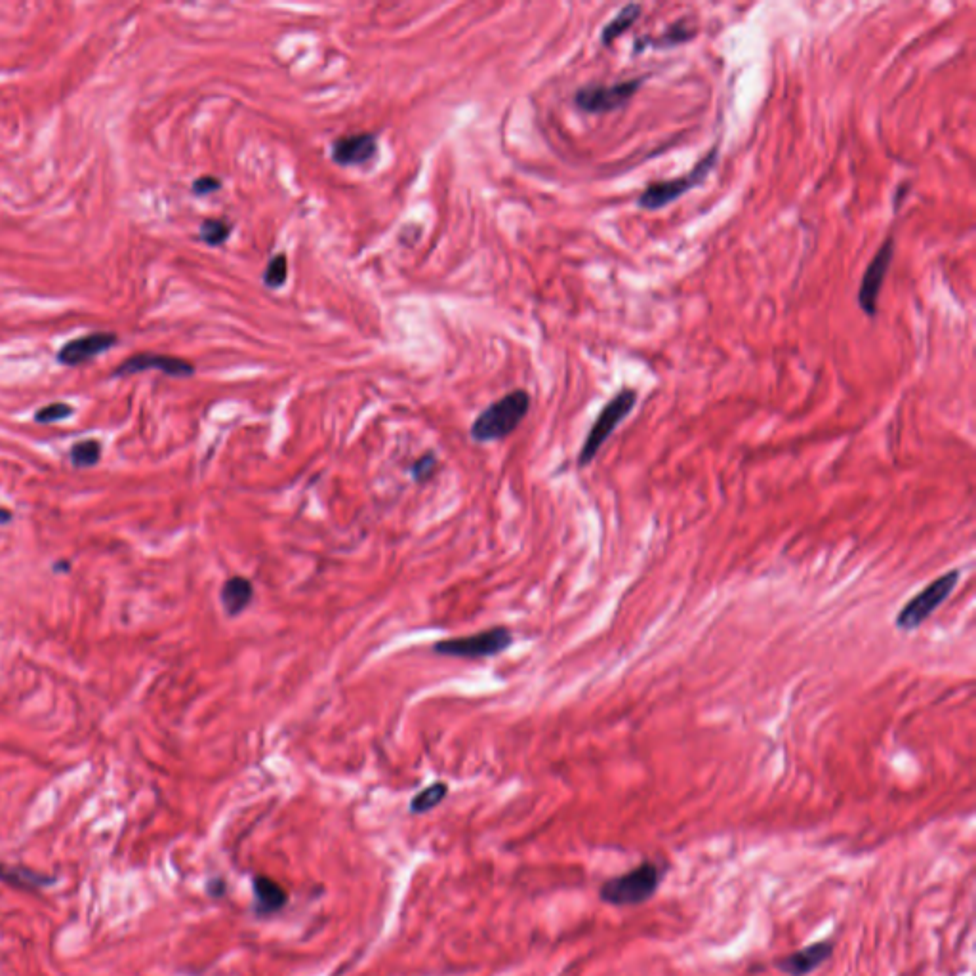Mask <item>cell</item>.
Masks as SVG:
<instances>
[{"label": "cell", "instance_id": "cell-14", "mask_svg": "<svg viewBox=\"0 0 976 976\" xmlns=\"http://www.w3.org/2000/svg\"><path fill=\"white\" fill-rule=\"evenodd\" d=\"M0 881L14 887V889L35 893V891H41V889L54 885L56 877L42 874L37 870H29V868H21V866H8V864L0 862Z\"/></svg>", "mask_w": 976, "mask_h": 976}, {"label": "cell", "instance_id": "cell-12", "mask_svg": "<svg viewBox=\"0 0 976 976\" xmlns=\"http://www.w3.org/2000/svg\"><path fill=\"white\" fill-rule=\"evenodd\" d=\"M119 338L115 334H107V332H96V334H88L84 338H79V340H73L69 342L67 346L61 347L60 363L67 366H77L90 361L92 357H98L103 351H107L109 347L117 346Z\"/></svg>", "mask_w": 976, "mask_h": 976}, {"label": "cell", "instance_id": "cell-6", "mask_svg": "<svg viewBox=\"0 0 976 976\" xmlns=\"http://www.w3.org/2000/svg\"><path fill=\"white\" fill-rule=\"evenodd\" d=\"M513 645V633L506 626H494L488 630L477 631L468 637H450L437 641L431 651L447 658L464 660H485L508 651Z\"/></svg>", "mask_w": 976, "mask_h": 976}, {"label": "cell", "instance_id": "cell-20", "mask_svg": "<svg viewBox=\"0 0 976 976\" xmlns=\"http://www.w3.org/2000/svg\"><path fill=\"white\" fill-rule=\"evenodd\" d=\"M233 225L224 218H208L201 224V241L208 246H222L231 237Z\"/></svg>", "mask_w": 976, "mask_h": 976}, {"label": "cell", "instance_id": "cell-4", "mask_svg": "<svg viewBox=\"0 0 976 976\" xmlns=\"http://www.w3.org/2000/svg\"><path fill=\"white\" fill-rule=\"evenodd\" d=\"M959 580H961V570H948L935 578L931 584H927L919 593H915L914 597L898 610L895 618L896 628L906 633L921 628L954 593Z\"/></svg>", "mask_w": 976, "mask_h": 976}, {"label": "cell", "instance_id": "cell-17", "mask_svg": "<svg viewBox=\"0 0 976 976\" xmlns=\"http://www.w3.org/2000/svg\"><path fill=\"white\" fill-rule=\"evenodd\" d=\"M694 37H696V29L691 27L687 20H679L677 23H673L668 31H664V35H660L658 39H643V41L635 42V52L645 50L647 44L651 48H671V46L692 41Z\"/></svg>", "mask_w": 976, "mask_h": 976}, {"label": "cell", "instance_id": "cell-16", "mask_svg": "<svg viewBox=\"0 0 976 976\" xmlns=\"http://www.w3.org/2000/svg\"><path fill=\"white\" fill-rule=\"evenodd\" d=\"M641 4H628L624 6L616 16L614 20H610L605 27H603V33H601V42L605 46H610L612 42L618 41L622 35H626L630 31L631 27L637 23V20L641 18Z\"/></svg>", "mask_w": 976, "mask_h": 976}, {"label": "cell", "instance_id": "cell-25", "mask_svg": "<svg viewBox=\"0 0 976 976\" xmlns=\"http://www.w3.org/2000/svg\"><path fill=\"white\" fill-rule=\"evenodd\" d=\"M14 519V513L8 508H0V525H6Z\"/></svg>", "mask_w": 976, "mask_h": 976}, {"label": "cell", "instance_id": "cell-10", "mask_svg": "<svg viewBox=\"0 0 976 976\" xmlns=\"http://www.w3.org/2000/svg\"><path fill=\"white\" fill-rule=\"evenodd\" d=\"M378 155V136L372 132L347 134L330 145V157L338 166H365Z\"/></svg>", "mask_w": 976, "mask_h": 976}, {"label": "cell", "instance_id": "cell-27", "mask_svg": "<svg viewBox=\"0 0 976 976\" xmlns=\"http://www.w3.org/2000/svg\"><path fill=\"white\" fill-rule=\"evenodd\" d=\"M54 569H56V570H61V569L67 570V569H69V565H67V563H58V565H56V567H54Z\"/></svg>", "mask_w": 976, "mask_h": 976}, {"label": "cell", "instance_id": "cell-23", "mask_svg": "<svg viewBox=\"0 0 976 976\" xmlns=\"http://www.w3.org/2000/svg\"><path fill=\"white\" fill-rule=\"evenodd\" d=\"M73 414V407H69L67 403H52L48 407L41 408L37 414H35V420L39 424H52V422H60V420H65Z\"/></svg>", "mask_w": 976, "mask_h": 976}, {"label": "cell", "instance_id": "cell-15", "mask_svg": "<svg viewBox=\"0 0 976 976\" xmlns=\"http://www.w3.org/2000/svg\"><path fill=\"white\" fill-rule=\"evenodd\" d=\"M254 895H256V912L262 915L279 912L288 900L285 889L277 881L265 875L254 877Z\"/></svg>", "mask_w": 976, "mask_h": 976}, {"label": "cell", "instance_id": "cell-22", "mask_svg": "<svg viewBox=\"0 0 976 976\" xmlns=\"http://www.w3.org/2000/svg\"><path fill=\"white\" fill-rule=\"evenodd\" d=\"M437 471V456L435 452H426L422 454L420 458H416L410 466V475L414 479V483H427Z\"/></svg>", "mask_w": 976, "mask_h": 976}, {"label": "cell", "instance_id": "cell-13", "mask_svg": "<svg viewBox=\"0 0 976 976\" xmlns=\"http://www.w3.org/2000/svg\"><path fill=\"white\" fill-rule=\"evenodd\" d=\"M256 597L254 584L241 574L227 578L220 590V603L229 618H239L243 612L250 609Z\"/></svg>", "mask_w": 976, "mask_h": 976}, {"label": "cell", "instance_id": "cell-18", "mask_svg": "<svg viewBox=\"0 0 976 976\" xmlns=\"http://www.w3.org/2000/svg\"><path fill=\"white\" fill-rule=\"evenodd\" d=\"M448 795V786L445 782H433L431 786L424 788L422 792L416 793L410 801V813L426 814L439 807Z\"/></svg>", "mask_w": 976, "mask_h": 976}, {"label": "cell", "instance_id": "cell-2", "mask_svg": "<svg viewBox=\"0 0 976 976\" xmlns=\"http://www.w3.org/2000/svg\"><path fill=\"white\" fill-rule=\"evenodd\" d=\"M530 399L529 391L525 389H513L506 393L502 399L490 403L471 424L469 435L475 443H494L508 439L515 429L523 424V420L529 414Z\"/></svg>", "mask_w": 976, "mask_h": 976}, {"label": "cell", "instance_id": "cell-24", "mask_svg": "<svg viewBox=\"0 0 976 976\" xmlns=\"http://www.w3.org/2000/svg\"><path fill=\"white\" fill-rule=\"evenodd\" d=\"M220 189H222V180L216 178V176H201V178H197L193 182V193L199 195V197L216 193Z\"/></svg>", "mask_w": 976, "mask_h": 976}, {"label": "cell", "instance_id": "cell-3", "mask_svg": "<svg viewBox=\"0 0 976 976\" xmlns=\"http://www.w3.org/2000/svg\"><path fill=\"white\" fill-rule=\"evenodd\" d=\"M717 161H719V143L713 145L712 149L698 163L692 166L689 174L679 176V178H673V180L652 182L639 195V199H637L639 208H643L647 212H654V210H662L664 206L675 203L679 197H683L685 193H689L692 189H696V187H700L702 183L706 182L708 176L712 174Z\"/></svg>", "mask_w": 976, "mask_h": 976}, {"label": "cell", "instance_id": "cell-8", "mask_svg": "<svg viewBox=\"0 0 976 976\" xmlns=\"http://www.w3.org/2000/svg\"><path fill=\"white\" fill-rule=\"evenodd\" d=\"M895 250V235H889L879 246V250L875 252L874 260L868 264L866 271H864L860 290H858V305L868 317H875V313H877V300H879L881 288H883L887 273L893 264Z\"/></svg>", "mask_w": 976, "mask_h": 976}, {"label": "cell", "instance_id": "cell-1", "mask_svg": "<svg viewBox=\"0 0 976 976\" xmlns=\"http://www.w3.org/2000/svg\"><path fill=\"white\" fill-rule=\"evenodd\" d=\"M668 872V862L645 858L630 872L605 879L599 887V900L614 908H635L647 904L660 891Z\"/></svg>", "mask_w": 976, "mask_h": 976}, {"label": "cell", "instance_id": "cell-7", "mask_svg": "<svg viewBox=\"0 0 976 976\" xmlns=\"http://www.w3.org/2000/svg\"><path fill=\"white\" fill-rule=\"evenodd\" d=\"M643 79L616 82V84H588L574 94V105L591 115H603L622 109L639 92Z\"/></svg>", "mask_w": 976, "mask_h": 976}, {"label": "cell", "instance_id": "cell-21", "mask_svg": "<svg viewBox=\"0 0 976 976\" xmlns=\"http://www.w3.org/2000/svg\"><path fill=\"white\" fill-rule=\"evenodd\" d=\"M286 279H288V258L285 252H281L275 254L265 267L264 285L271 290H277L286 285Z\"/></svg>", "mask_w": 976, "mask_h": 976}, {"label": "cell", "instance_id": "cell-5", "mask_svg": "<svg viewBox=\"0 0 976 976\" xmlns=\"http://www.w3.org/2000/svg\"><path fill=\"white\" fill-rule=\"evenodd\" d=\"M639 393L633 387H622L609 403L599 412L597 420L588 431V437L578 454V468H588L591 462L597 458L601 447L609 441L610 435L616 431L628 416L631 410L637 405Z\"/></svg>", "mask_w": 976, "mask_h": 976}, {"label": "cell", "instance_id": "cell-26", "mask_svg": "<svg viewBox=\"0 0 976 976\" xmlns=\"http://www.w3.org/2000/svg\"><path fill=\"white\" fill-rule=\"evenodd\" d=\"M908 189H910V185H902V191H900V189L896 191L895 210H898V204L904 203V195H906V191H908Z\"/></svg>", "mask_w": 976, "mask_h": 976}, {"label": "cell", "instance_id": "cell-19", "mask_svg": "<svg viewBox=\"0 0 976 976\" xmlns=\"http://www.w3.org/2000/svg\"><path fill=\"white\" fill-rule=\"evenodd\" d=\"M102 458V445L96 439H86L71 448V462L75 468H92Z\"/></svg>", "mask_w": 976, "mask_h": 976}, {"label": "cell", "instance_id": "cell-9", "mask_svg": "<svg viewBox=\"0 0 976 976\" xmlns=\"http://www.w3.org/2000/svg\"><path fill=\"white\" fill-rule=\"evenodd\" d=\"M834 942L832 940H818L801 950H795L788 956L774 961V969L786 976H809L818 971L826 961L834 956Z\"/></svg>", "mask_w": 976, "mask_h": 976}, {"label": "cell", "instance_id": "cell-11", "mask_svg": "<svg viewBox=\"0 0 976 976\" xmlns=\"http://www.w3.org/2000/svg\"><path fill=\"white\" fill-rule=\"evenodd\" d=\"M143 370H161L164 374L172 378H189L195 374V365L172 355H157V353H140L124 361L115 374L126 376V374H136Z\"/></svg>", "mask_w": 976, "mask_h": 976}]
</instances>
